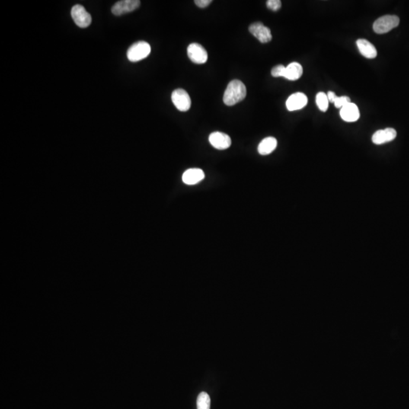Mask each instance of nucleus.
Masks as SVG:
<instances>
[{
  "label": "nucleus",
  "instance_id": "1",
  "mask_svg": "<svg viewBox=\"0 0 409 409\" xmlns=\"http://www.w3.org/2000/svg\"><path fill=\"white\" fill-rule=\"evenodd\" d=\"M247 93V87L244 83L238 80H234L227 87L223 100L227 106H234L246 98Z\"/></svg>",
  "mask_w": 409,
  "mask_h": 409
},
{
  "label": "nucleus",
  "instance_id": "2",
  "mask_svg": "<svg viewBox=\"0 0 409 409\" xmlns=\"http://www.w3.org/2000/svg\"><path fill=\"white\" fill-rule=\"evenodd\" d=\"M150 52V45L145 41H139L131 46L127 52V56L131 62H136L145 59Z\"/></svg>",
  "mask_w": 409,
  "mask_h": 409
},
{
  "label": "nucleus",
  "instance_id": "3",
  "mask_svg": "<svg viewBox=\"0 0 409 409\" xmlns=\"http://www.w3.org/2000/svg\"><path fill=\"white\" fill-rule=\"evenodd\" d=\"M400 24V17L397 15H384L375 21L373 29L375 33L383 34L388 33Z\"/></svg>",
  "mask_w": 409,
  "mask_h": 409
},
{
  "label": "nucleus",
  "instance_id": "4",
  "mask_svg": "<svg viewBox=\"0 0 409 409\" xmlns=\"http://www.w3.org/2000/svg\"><path fill=\"white\" fill-rule=\"evenodd\" d=\"M71 17L74 23L81 28H86L90 25L92 17L83 5H75L71 9Z\"/></svg>",
  "mask_w": 409,
  "mask_h": 409
},
{
  "label": "nucleus",
  "instance_id": "5",
  "mask_svg": "<svg viewBox=\"0 0 409 409\" xmlns=\"http://www.w3.org/2000/svg\"><path fill=\"white\" fill-rule=\"evenodd\" d=\"M171 100L175 107L180 112H187L191 106V99L186 90L177 89L171 95Z\"/></svg>",
  "mask_w": 409,
  "mask_h": 409
},
{
  "label": "nucleus",
  "instance_id": "6",
  "mask_svg": "<svg viewBox=\"0 0 409 409\" xmlns=\"http://www.w3.org/2000/svg\"><path fill=\"white\" fill-rule=\"evenodd\" d=\"M187 55L192 62L196 64L206 63L208 60L207 51L199 43H192L187 48Z\"/></svg>",
  "mask_w": 409,
  "mask_h": 409
},
{
  "label": "nucleus",
  "instance_id": "7",
  "mask_svg": "<svg viewBox=\"0 0 409 409\" xmlns=\"http://www.w3.org/2000/svg\"><path fill=\"white\" fill-rule=\"evenodd\" d=\"M249 30L261 43H269L272 40V32L270 29L265 26L263 23H253L250 26Z\"/></svg>",
  "mask_w": 409,
  "mask_h": 409
},
{
  "label": "nucleus",
  "instance_id": "8",
  "mask_svg": "<svg viewBox=\"0 0 409 409\" xmlns=\"http://www.w3.org/2000/svg\"><path fill=\"white\" fill-rule=\"evenodd\" d=\"M140 5L139 0H123L116 2L113 8L112 12L116 16L122 15L126 13L132 12L136 10Z\"/></svg>",
  "mask_w": 409,
  "mask_h": 409
},
{
  "label": "nucleus",
  "instance_id": "9",
  "mask_svg": "<svg viewBox=\"0 0 409 409\" xmlns=\"http://www.w3.org/2000/svg\"><path fill=\"white\" fill-rule=\"evenodd\" d=\"M209 142L212 146L219 150L229 148L231 145V139L228 135L221 132H214L209 136Z\"/></svg>",
  "mask_w": 409,
  "mask_h": 409
},
{
  "label": "nucleus",
  "instance_id": "10",
  "mask_svg": "<svg viewBox=\"0 0 409 409\" xmlns=\"http://www.w3.org/2000/svg\"><path fill=\"white\" fill-rule=\"evenodd\" d=\"M397 132L394 128H388L384 130H379L372 136V142L376 145H381L394 140L397 137Z\"/></svg>",
  "mask_w": 409,
  "mask_h": 409
},
{
  "label": "nucleus",
  "instance_id": "11",
  "mask_svg": "<svg viewBox=\"0 0 409 409\" xmlns=\"http://www.w3.org/2000/svg\"><path fill=\"white\" fill-rule=\"evenodd\" d=\"M307 103H308V98L305 94L302 93H295L287 99L286 106L288 110L292 112V111L303 109L306 106Z\"/></svg>",
  "mask_w": 409,
  "mask_h": 409
},
{
  "label": "nucleus",
  "instance_id": "12",
  "mask_svg": "<svg viewBox=\"0 0 409 409\" xmlns=\"http://www.w3.org/2000/svg\"><path fill=\"white\" fill-rule=\"evenodd\" d=\"M340 116L345 122H356L360 117L359 108L354 103H349L342 108L340 110Z\"/></svg>",
  "mask_w": 409,
  "mask_h": 409
},
{
  "label": "nucleus",
  "instance_id": "13",
  "mask_svg": "<svg viewBox=\"0 0 409 409\" xmlns=\"http://www.w3.org/2000/svg\"><path fill=\"white\" fill-rule=\"evenodd\" d=\"M358 49L363 56L367 59H375L378 55L376 48L372 43L365 39H359L356 42Z\"/></svg>",
  "mask_w": 409,
  "mask_h": 409
},
{
  "label": "nucleus",
  "instance_id": "14",
  "mask_svg": "<svg viewBox=\"0 0 409 409\" xmlns=\"http://www.w3.org/2000/svg\"><path fill=\"white\" fill-rule=\"evenodd\" d=\"M205 178V174L202 170L199 168H191L183 173V183L187 185H195L199 183Z\"/></svg>",
  "mask_w": 409,
  "mask_h": 409
},
{
  "label": "nucleus",
  "instance_id": "15",
  "mask_svg": "<svg viewBox=\"0 0 409 409\" xmlns=\"http://www.w3.org/2000/svg\"><path fill=\"white\" fill-rule=\"evenodd\" d=\"M303 74V68L298 62H292L285 69L284 76L289 81H296L299 79Z\"/></svg>",
  "mask_w": 409,
  "mask_h": 409
},
{
  "label": "nucleus",
  "instance_id": "16",
  "mask_svg": "<svg viewBox=\"0 0 409 409\" xmlns=\"http://www.w3.org/2000/svg\"><path fill=\"white\" fill-rule=\"evenodd\" d=\"M276 145H277L276 139L272 136H269V137L265 138L259 143L258 146V152L262 155H269L275 150Z\"/></svg>",
  "mask_w": 409,
  "mask_h": 409
},
{
  "label": "nucleus",
  "instance_id": "17",
  "mask_svg": "<svg viewBox=\"0 0 409 409\" xmlns=\"http://www.w3.org/2000/svg\"><path fill=\"white\" fill-rule=\"evenodd\" d=\"M197 409H210L211 399L209 394L206 392H202L197 397Z\"/></svg>",
  "mask_w": 409,
  "mask_h": 409
},
{
  "label": "nucleus",
  "instance_id": "18",
  "mask_svg": "<svg viewBox=\"0 0 409 409\" xmlns=\"http://www.w3.org/2000/svg\"><path fill=\"white\" fill-rule=\"evenodd\" d=\"M316 104L321 112H326L328 109L329 101L327 94L320 92L316 96Z\"/></svg>",
  "mask_w": 409,
  "mask_h": 409
},
{
  "label": "nucleus",
  "instance_id": "19",
  "mask_svg": "<svg viewBox=\"0 0 409 409\" xmlns=\"http://www.w3.org/2000/svg\"><path fill=\"white\" fill-rule=\"evenodd\" d=\"M285 69H286V67L282 65H276V66L273 67L272 70V76L274 77V78L284 76Z\"/></svg>",
  "mask_w": 409,
  "mask_h": 409
},
{
  "label": "nucleus",
  "instance_id": "20",
  "mask_svg": "<svg viewBox=\"0 0 409 409\" xmlns=\"http://www.w3.org/2000/svg\"><path fill=\"white\" fill-rule=\"evenodd\" d=\"M268 8L272 11H276L281 8V1L280 0H269L266 2Z\"/></svg>",
  "mask_w": 409,
  "mask_h": 409
},
{
  "label": "nucleus",
  "instance_id": "21",
  "mask_svg": "<svg viewBox=\"0 0 409 409\" xmlns=\"http://www.w3.org/2000/svg\"><path fill=\"white\" fill-rule=\"evenodd\" d=\"M350 103V98L344 96V97H337V100L334 102V105H335V107L337 108V109H338V108H341L342 109L343 106H346V105Z\"/></svg>",
  "mask_w": 409,
  "mask_h": 409
},
{
  "label": "nucleus",
  "instance_id": "22",
  "mask_svg": "<svg viewBox=\"0 0 409 409\" xmlns=\"http://www.w3.org/2000/svg\"><path fill=\"white\" fill-rule=\"evenodd\" d=\"M212 0H196L195 1V3L197 6H199V8H206V7L209 6L211 3H212Z\"/></svg>",
  "mask_w": 409,
  "mask_h": 409
},
{
  "label": "nucleus",
  "instance_id": "23",
  "mask_svg": "<svg viewBox=\"0 0 409 409\" xmlns=\"http://www.w3.org/2000/svg\"><path fill=\"white\" fill-rule=\"evenodd\" d=\"M327 99H328V101L330 102V103H334V102L336 101V100H337V97H337V95H336L335 93H333V92L331 91L328 92V93H327Z\"/></svg>",
  "mask_w": 409,
  "mask_h": 409
}]
</instances>
